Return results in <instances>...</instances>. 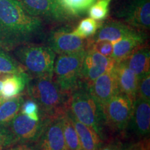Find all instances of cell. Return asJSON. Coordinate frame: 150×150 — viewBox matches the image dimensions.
Wrapping results in <instances>:
<instances>
[{"label":"cell","mask_w":150,"mask_h":150,"mask_svg":"<svg viewBox=\"0 0 150 150\" xmlns=\"http://www.w3.org/2000/svg\"><path fill=\"white\" fill-rule=\"evenodd\" d=\"M43 37L41 19L28 13L16 0H0V48L12 51Z\"/></svg>","instance_id":"1"},{"label":"cell","mask_w":150,"mask_h":150,"mask_svg":"<svg viewBox=\"0 0 150 150\" xmlns=\"http://www.w3.org/2000/svg\"><path fill=\"white\" fill-rule=\"evenodd\" d=\"M27 91L38 106L40 117H59L67 110L70 94L62 91L53 77H31Z\"/></svg>","instance_id":"2"},{"label":"cell","mask_w":150,"mask_h":150,"mask_svg":"<svg viewBox=\"0 0 150 150\" xmlns=\"http://www.w3.org/2000/svg\"><path fill=\"white\" fill-rule=\"evenodd\" d=\"M67 110L78 121L93 129L103 141H106V126L102 108L86 86L79 83L70 93Z\"/></svg>","instance_id":"3"},{"label":"cell","mask_w":150,"mask_h":150,"mask_svg":"<svg viewBox=\"0 0 150 150\" xmlns=\"http://www.w3.org/2000/svg\"><path fill=\"white\" fill-rule=\"evenodd\" d=\"M14 54L31 77H53L56 54L50 47L29 43L16 48Z\"/></svg>","instance_id":"4"},{"label":"cell","mask_w":150,"mask_h":150,"mask_svg":"<svg viewBox=\"0 0 150 150\" xmlns=\"http://www.w3.org/2000/svg\"><path fill=\"white\" fill-rule=\"evenodd\" d=\"M86 50L69 54H59L56 57L53 79L59 88L70 94L79 86L81 71Z\"/></svg>","instance_id":"5"},{"label":"cell","mask_w":150,"mask_h":150,"mask_svg":"<svg viewBox=\"0 0 150 150\" xmlns=\"http://www.w3.org/2000/svg\"><path fill=\"white\" fill-rule=\"evenodd\" d=\"M134 102L125 94L119 93L103 106L106 126L113 132L124 134L129 127Z\"/></svg>","instance_id":"6"},{"label":"cell","mask_w":150,"mask_h":150,"mask_svg":"<svg viewBox=\"0 0 150 150\" xmlns=\"http://www.w3.org/2000/svg\"><path fill=\"white\" fill-rule=\"evenodd\" d=\"M116 61L106 57L91 49H86V54L81 71L80 82L89 88L99 76L111 70Z\"/></svg>","instance_id":"7"},{"label":"cell","mask_w":150,"mask_h":150,"mask_svg":"<svg viewBox=\"0 0 150 150\" xmlns=\"http://www.w3.org/2000/svg\"><path fill=\"white\" fill-rule=\"evenodd\" d=\"M134 29L143 31L150 27V0H128L116 13Z\"/></svg>","instance_id":"8"},{"label":"cell","mask_w":150,"mask_h":150,"mask_svg":"<svg viewBox=\"0 0 150 150\" xmlns=\"http://www.w3.org/2000/svg\"><path fill=\"white\" fill-rule=\"evenodd\" d=\"M48 118L40 117L39 120H33L20 112L9 123L8 127L18 143L34 144L42 134Z\"/></svg>","instance_id":"9"},{"label":"cell","mask_w":150,"mask_h":150,"mask_svg":"<svg viewBox=\"0 0 150 150\" xmlns=\"http://www.w3.org/2000/svg\"><path fill=\"white\" fill-rule=\"evenodd\" d=\"M70 27H63L50 31L47 46L57 54H69L86 50L88 40L72 33Z\"/></svg>","instance_id":"10"},{"label":"cell","mask_w":150,"mask_h":150,"mask_svg":"<svg viewBox=\"0 0 150 150\" xmlns=\"http://www.w3.org/2000/svg\"><path fill=\"white\" fill-rule=\"evenodd\" d=\"M31 16L47 21L63 22L70 20L57 0H16Z\"/></svg>","instance_id":"11"},{"label":"cell","mask_w":150,"mask_h":150,"mask_svg":"<svg viewBox=\"0 0 150 150\" xmlns=\"http://www.w3.org/2000/svg\"><path fill=\"white\" fill-rule=\"evenodd\" d=\"M63 115L48 118L40 136L33 144L39 150H66L62 128Z\"/></svg>","instance_id":"12"},{"label":"cell","mask_w":150,"mask_h":150,"mask_svg":"<svg viewBox=\"0 0 150 150\" xmlns=\"http://www.w3.org/2000/svg\"><path fill=\"white\" fill-rule=\"evenodd\" d=\"M88 88L95 101L103 108L112 97L120 93L114 69L99 76Z\"/></svg>","instance_id":"13"},{"label":"cell","mask_w":150,"mask_h":150,"mask_svg":"<svg viewBox=\"0 0 150 150\" xmlns=\"http://www.w3.org/2000/svg\"><path fill=\"white\" fill-rule=\"evenodd\" d=\"M131 129L140 138L149 136L150 131V102L137 97L134 102L130 122Z\"/></svg>","instance_id":"14"},{"label":"cell","mask_w":150,"mask_h":150,"mask_svg":"<svg viewBox=\"0 0 150 150\" xmlns=\"http://www.w3.org/2000/svg\"><path fill=\"white\" fill-rule=\"evenodd\" d=\"M134 29H136L117 20L102 22L95 34L91 38L88 39V40L91 42L106 40L114 44L122 38L129 35Z\"/></svg>","instance_id":"15"},{"label":"cell","mask_w":150,"mask_h":150,"mask_svg":"<svg viewBox=\"0 0 150 150\" xmlns=\"http://www.w3.org/2000/svg\"><path fill=\"white\" fill-rule=\"evenodd\" d=\"M147 39L145 33L140 30L134 29L129 35L114 43L111 58L116 62L122 61L136 49L144 45Z\"/></svg>","instance_id":"16"},{"label":"cell","mask_w":150,"mask_h":150,"mask_svg":"<svg viewBox=\"0 0 150 150\" xmlns=\"http://www.w3.org/2000/svg\"><path fill=\"white\" fill-rule=\"evenodd\" d=\"M113 69L120 93L126 95L134 102L137 97L139 76L121 62H116Z\"/></svg>","instance_id":"17"},{"label":"cell","mask_w":150,"mask_h":150,"mask_svg":"<svg viewBox=\"0 0 150 150\" xmlns=\"http://www.w3.org/2000/svg\"><path fill=\"white\" fill-rule=\"evenodd\" d=\"M31 76L24 71L19 74H6L2 79V86L0 91L4 99L13 98L21 95L27 88Z\"/></svg>","instance_id":"18"},{"label":"cell","mask_w":150,"mask_h":150,"mask_svg":"<svg viewBox=\"0 0 150 150\" xmlns=\"http://www.w3.org/2000/svg\"><path fill=\"white\" fill-rule=\"evenodd\" d=\"M120 62L129 67L138 76H141L150 71L149 49L147 46L142 45Z\"/></svg>","instance_id":"19"},{"label":"cell","mask_w":150,"mask_h":150,"mask_svg":"<svg viewBox=\"0 0 150 150\" xmlns=\"http://www.w3.org/2000/svg\"><path fill=\"white\" fill-rule=\"evenodd\" d=\"M67 112L77 132L81 150H99L104 142L99 135L93 129L78 121L68 110Z\"/></svg>","instance_id":"20"},{"label":"cell","mask_w":150,"mask_h":150,"mask_svg":"<svg viewBox=\"0 0 150 150\" xmlns=\"http://www.w3.org/2000/svg\"><path fill=\"white\" fill-rule=\"evenodd\" d=\"M68 18H79L88 14L90 7L97 0H57Z\"/></svg>","instance_id":"21"},{"label":"cell","mask_w":150,"mask_h":150,"mask_svg":"<svg viewBox=\"0 0 150 150\" xmlns=\"http://www.w3.org/2000/svg\"><path fill=\"white\" fill-rule=\"evenodd\" d=\"M24 99L22 95L5 99L0 104V125L7 126L20 112Z\"/></svg>","instance_id":"22"},{"label":"cell","mask_w":150,"mask_h":150,"mask_svg":"<svg viewBox=\"0 0 150 150\" xmlns=\"http://www.w3.org/2000/svg\"><path fill=\"white\" fill-rule=\"evenodd\" d=\"M62 128L66 149L81 150L77 132L67 111L62 116Z\"/></svg>","instance_id":"23"},{"label":"cell","mask_w":150,"mask_h":150,"mask_svg":"<svg viewBox=\"0 0 150 150\" xmlns=\"http://www.w3.org/2000/svg\"><path fill=\"white\" fill-rule=\"evenodd\" d=\"M102 23V22L91 18H86L81 20L76 27L72 30V33L81 38H91L95 34Z\"/></svg>","instance_id":"24"},{"label":"cell","mask_w":150,"mask_h":150,"mask_svg":"<svg viewBox=\"0 0 150 150\" xmlns=\"http://www.w3.org/2000/svg\"><path fill=\"white\" fill-rule=\"evenodd\" d=\"M25 69L18 61L8 53L0 48V73L4 74H19L24 72Z\"/></svg>","instance_id":"25"},{"label":"cell","mask_w":150,"mask_h":150,"mask_svg":"<svg viewBox=\"0 0 150 150\" xmlns=\"http://www.w3.org/2000/svg\"><path fill=\"white\" fill-rule=\"evenodd\" d=\"M112 1V0H97L88 11L90 18L97 21H102L106 19L109 13L110 4Z\"/></svg>","instance_id":"26"},{"label":"cell","mask_w":150,"mask_h":150,"mask_svg":"<svg viewBox=\"0 0 150 150\" xmlns=\"http://www.w3.org/2000/svg\"><path fill=\"white\" fill-rule=\"evenodd\" d=\"M86 49H91L103 56L111 58L113 52V43L106 40H99L93 42L88 40Z\"/></svg>","instance_id":"27"},{"label":"cell","mask_w":150,"mask_h":150,"mask_svg":"<svg viewBox=\"0 0 150 150\" xmlns=\"http://www.w3.org/2000/svg\"><path fill=\"white\" fill-rule=\"evenodd\" d=\"M137 97L150 102V71L139 76Z\"/></svg>","instance_id":"28"},{"label":"cell","mask_w":150,"mask_h":150,"mask_svg":"<svg viewBox=\"0 0 150 150\" xmlns=\"http://www.w3.org/2000/svg\"><path fill=\"white\" fill-rule=\"evenodd\" d=\"M18 143L16 138L7 126L0 125V150H6Z\"/></svg>","instance_id":"29"},{"label":"cell","mask_w":150,"mask_h":150,"mask_svg":"<svg viewBox=\"0 0 150 150\" xmlns=\"http://www.w3.org/2000/svg\"><path fill=\"white\" fill-rule=\"evenodd\" d=\"M20 112L33 120H39L40 118L38 106L32 99L24 101L20 108Z\"/></svg>","instance_id":"30"},{"label":"cell","mask_w":150,"mask_h":150,"mask_svg":"<svg viewBox=\"0 0 150 150\" xmlns=\"http://www.w3.org/2000/svg\"><path fill=\"white\" fill-rule=\"evenodd\" d=\"M125 147L120 139H112L104 142L99 150H122Z\"/></svg>","instance_id":"31"},{"label":"cell","mask_w":150,"mask_h":150,"mask_svg":"<svg viewBox=\"0 0 150 150\" xmlns=\"http://www.w3.org/2000/svg\"><path fill=\"white\" fill-rule=\"evenodd\" d=\"M122 150H149V140L145 138L128 146L125 145Z\"/></svg>","instance_id":"32"},{"label":"cell","mask_w":150,"mask_h":150,"mask_svg":"<svg viewBox=\"0 0 150 150\" xmlns=\"http://www.w3.org/2000/svg\"><path fill=\"white\" fill-rule=\"evenodd\" d=\"M6 150H39L33 144L17 143Z\"/></svg>","instance_id":"33"},{"label":"cell","mask_w":150,"mask_h":150,"mask_svg":"<svg viewBox=\"0 0 150 150\" xmlns=\"http://www.w3.org/2000/svg\"><path fill=\"white\" fill-rule=\"evenodd\" d=\"M6 74H1V73H0V91H1V86H2V79H3V78L6 76Z\"/></svg>","instance_id":"34"},{"label":"cell","mask_w":150,"mask_h":150,"mask_svg":"<svg viewBox=\"0 0 150 150\" xmlns=\"http://www.w3.org/2000/svg\"><path fill=\"white\" fill-rule=\"evenodd\" d=\"M4 100V98L2 97V96H1V93H0V104H1V103Z\"/></svg>","instance_id":"35"},{"label":"cell","mask_w":150,"mask_h":150,"mask_svg":"<svg viewBox=\"0 0 150 150\" xmlns=\"http://www.w3.org/2000/svg\"><path fill=\"white\" fill-rule=\"evenodd\" d=\"M66 150H67V149H66Z\"/></svg>","instance_id":"36"}]
</instances>
